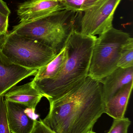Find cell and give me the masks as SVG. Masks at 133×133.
I'll return each instance as SVG.
<instances>
[{
	"instance_id": "cell-1",
	"label": "cell",
	"mask_w": 133,
	"mask_h": 133,
	"mask_svg": "<svg viewBox=\"0 0 133 133\" xmlns=\"http://www.w3.org/2000/svg\"><path fill=\"white\" fill-rule=\"evenodd\" d=\"M43 123L55 133H87L104 113L102 84L88 76L67 93L48 101Z\"/></svg>"
},
{
	"instance_id": "cell-2",
	"label": "cell",
	"mask_w": 133,
	"mask_h": 133,
	"mask_svg": "<svg viewBox=\"0 0 133 133\" xmlns=\"http://www.w3.org/2000/svg\"><path fill=\"white\" fill-rule=\"evenodd\" d=\"M96 36L81 34L73 29L65 47L67 59L60 73L53 78L34 80L48 101L65 94L88 76Z\"/></svg>"
},
{
	"instance_id": "cell-3",
	"label": "cell",
	"mask_w": 133,
	"mask_h": 133,
	"mask_svg": "<svg viewBox=\"0 0 133 133\" xmlns=\"http://www.w3.org/2000/svg\"><path fill=\"white\" fill-rule=\"evenodd\" d=\"M76 12L66 9L58 11L34 21L19 23L10 32L41 43L58 54L74 29Z\"/></svg>"
},
{
	"instance_id": "cell-4",
	"label": "cell",
	"mask_w": 133,
	"mask_h": 133,
	"mask_svg": "<svg viewBox=\"0 0 133 133\" xmlns=\"http://www.w3.org/2000/svg\"><path fill=\"white\" fill-rule=\"evenodd\" d=\"M0 50L12 63L29 69H39L58 55L46 45L10 32L3 36Z\"/></svg>"
},
{
	"instance_id": "cell-5",
	"label": "cell",
	"mask_w": 133,
	"mask_h": 133,
	"mask_svg": "<svg viewBox=\"0 0 133 133\" xmlns=\"http://www.w3.org/2000/svg\"><path fill=\"white\" fill-rule=\"evenodd\" d=\"M132 37L129 34L113 26L95 41L88 76L101 82L118 68L123 48Z\"/></svg>"
},
{
	"instance_id": "cell-6",
	"label": "cell",
	"mask_w": 133,
	"mask_h": 133,
	"mask_svg": "<svg viewBox=\"0 0 133 133\" xmlns=\"http://www.w3.org/2000/svg\"><path fill=\"white\" fill-rule=\"evenodd\" d=\"M122 0H100L84 11L74 29L78 32L94 36L112 27L114 15Z\"/></svg>"
},
{
	"instance_id": "cell-7",
	"label": "cell",
	"mask_w": 133,
	"mask_h": 133,
	"mask_svg": "<svg viewBox=\"0 0 133 133\" xmlns=\"http://www.w3.org/2000/svg\"><path fill=\"white\" fill-rule=\"evenodd\" d=\"M65 9L58 0H27L19 5L16 13L19 23H23Z\"/></svg>"
},
{
	"instance_id": "cell-8",
	"label": "cell",
	"mask_w": 133,
	"mask_h": 133,
	"mask_svg": "<svg viewBox=\"0 0 133 133\" xmlns=\"http://www.w3.org/2000/svg\"><path fill=\"white\" fill-rule=\"evenodd\" d=\"M37 70L29 69L10 61L0 50V96L26 78L35 76Z\"/></svg>"
},
{
	"instance_id": "cell-9",
	"label": "cell",
	"mask_w": 133,
	"mask_h": 133,
	"mask_svg": "<svg viewBox=\"0 0 133 133\" xmlns=\"http://www.w3.org/2000/svg\"><path fill=\"white\" fill-rule=\"evenodd\" d=\"M43 97L33 80L23 85L13 86L4 95L5 100L25 105L34 114L37 105Z\"/></svg>"
},
{
	"instance_id": "cell-10",
	"label": "cell",
	"mask_w": 133,
	"mask_h": 133,
	"mask_svg": "<svg viewBox=\"0 0 133 133\" xmlns=\"http://www.w3.org/2000/svg\"><path fill=\"white\" fill-rule=\"evenodd\" d=\"M9 125L12 133H31L35 119L28 115L27 107L21 104L5 100Z\"/></svg>"
},
{
	"instance_id": "cell-11",
	"label": "cell",
	"mask_w": 133,
	"mask_h": 133,
	"mask_svg": "<svg viewBox=\"0 0 133 133\" xmlns=\"http://www.w3.org/2000/svg\"><path fill=\"white\" fill-rule=\"evenodd\" d=\"M133 81V66L118 67L101 81L104 104L119 90Z\"/></svg>"
},
{
	"instance_id": "cell-12",
	"label": "cell",
	"mask_w": 133,
	"mask_h": 133,
	"mask_svg": "<svg viewBox=\"0 0 133 133\" xmlns=\"http://www.w3.org/2000/svg\"><path fill=\"white\" fill-rule=\"evenodd\" d=\"M133 86V81L121 88L111 99L105 102L104 113L114 119L124 118Z\"/></svg>"
},
{
	"instance_id": "cell-13",
	"label": "cell",
	"mask_w": 133,
	"mask_h": 133,
	"mask_svg": "<svg viewBox=\"0 0 133 133\" xmlns=\"http://www.w3.org/2000/svg\"><path fill=\"white\" fill-rule=\"evenodd\" d=\"M67 59V51L65 46L56 57L45 66L37 70L33 79L53 78L57 76L62 69Z\"/></svg>"
},
{
	"instance_id": "cell-14",
	"label": "cell",
	"mask_w": 133,
	"mask_h": 133,
	"mask_svg": "<svg viewBox=\"0 0 133 133\" xmlns=\"http://www.w3.org/2000/svg\"><path fill=\"white\" fill-rule=\"evenodd\" d=\"M65 8L75 12H84L100 0H58Z\"/></svg>"
},
{
	"instance_id": "cell-15",
	"label": "cell",
	"mask_w": 133,
	"mask_h": 133,
	"mask_svg": "<svg viewBox=\"0 0 133 133\" xmlns=\"http://www.w3.org/2000/svg\"><path fill=\"white\" fill-rule=\"evenodd\" d=\"M118 67L127 68L133 66V39L124 46L118 63Z\"/></svg>"
},
{
	"instance_id": "cell-16",
	"label": "cell",
	"mask_w": 133,
	"mask_h": 133,
	"mask_svg": "<svg viewBox=\"0 0 133 133\" xmlns=\"http://www.w3.org/2000/svg\"><path fill=\"white\" fill-rule=\"evenodd\" d=\"M0 133H11L8 122L4 95L0 96Z\"/></svg>"
},
{
	"instance_id": "cell-17",
	"label": "cell",
	"mask_w": 133,
	"mask_h": 133,
	"mask_svg": "<svg viewBox=\"0 0 133 133\" xmlns=\"http://www.w3.org/2000/svg\"><path fill=\"white\" fill-rule=\"evenodd\" d=\"M131 122L128 118L114 119L113 123L107 133H128Z\"/></svg>"
},
{
	"instance_id": "cell-18",
	"label": "cell",
	"mask_w": 133,
	"mask_h": 133,
	"mask_svg": "<svg viewBox=\"0 0 133 133\" xmlns=\"http://www.w3.org/2000/svg\"><path fill=\"white\" fill-rule=\"evenodd\" d=\"M31 133H55L45 125L41 119L35 120L34 127Z\"/></svg>"
},
{
	"instance_id": "cell-19",
	"label": "cell",
	"mask_w": 133,
	"mask_h": 133,
	"mask_svg": "<svg viewBox=\"0 0 133 133\" xmlns=\"http://www.w3.org/2000/svg\"><path fill=\"white\" fill-rule=\"evenodd\" d=\"M9 17L0 12V33L3 36L6 35L8 32Z\"/></svg>"
},
{
	"instance_id": "cell-20",
	"label": "cell",
	"mask_w": 133,
	"mask_h": 133,
	"mask_svg": "<svg viewBox=\"0 0 133 133\" xmlns=\"http://www.w3.org/2000/svg\"><path fill=\"white\" fill-rule=\"evenodd\" d=\"M0 12L6 16H9L11 11L6 2L3 0H0Z\"/></svg>"
},
{
	"instance_id": "cell-21",
	"label": "cell",
	"mask_w": 133,
	"mask_h": 133,
	"mask_svg": "<svg viewBox=\"0 0 133 133\" xmlns=\"http://www.w3.org/2000/svg\"><path fill=\"white\" fill-rule=\"evenodd\" d=\"M4 36L2 35L1 33H0V46H1V44L2 41V38H3Z\"/></svg>"
},
{
	"instance_id": "cell-22",
	"label": "cell",
	"mask_w": 133,
	"mask_h": 133,
	"mask_svg": "<svg viewBox=\"0 0 133 133\" xmlns=\"http://www.w3.org/2000/svg\"><path fill=\"white\" fill-rule=\"evenodd\" d=\"M87 133H97L95 132H93V131H90V132H88Z\"/></svg>"
}]
</instances>
